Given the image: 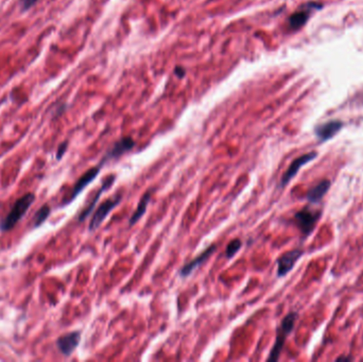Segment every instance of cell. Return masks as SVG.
<instances>
[{
	"label": "cell",
	"mask_w": 363,
	"mask_h": 362,
	"mask_svg": "<svg viewBox=\"0 0 363 362\" xmlns=\"http://www.w3.org/2000/svg\"><path fill=\"white\" fill-rule=\"evenodd\" d=\"M302 250H293L285 253L277 260V276L283 277L292 270L296 262L303 256Z\"/></svg>",
	"instance_id": "6"
},
{
	"label": "cell",
	"mask_w": 363,
	"mask_h": 362,
	"mask_svg": "<svg viewBox=\"0 0 363 362\" xmlns=\"http://www.w3.org/2000/svg\"><path fill=\"white\" fill-rule=\"evenodd\" d=\"M330 188V182L328 180H324L320 182L315 187L311 188L307 193V199L311 203H318L323 199L328 189Z\"/></svg>",
	"instance_id": "13"
},
{
	"label": "cell",
	"mask_w": 363,
	"mask_h": 362,
	"mask_svg": "<svg viewBox=\"0 0 363 362\" xmlns=\"http://www.w3.org/2000/svg\"><path fill=\"white\" fill-rule=\"evenodd\" d=\"M151 195H152V192H151V191H147L146 193H144V194L141 196V199H140V201H139V203H138V205H137L136 211L134 212V214L131 216V218H130V220H129L130 226H133V225L136 224V223L141 219V217H142L144 214H146V212H147V206H148V204H149V202H150V200H151Z\"/></svg>",
	"instance_id": "14"
},
{
	"label": "cell",
	"mask_w": 363,
	"mask_h": 362,
	"mask_svg": "<svg viewBox=\"0 0 363 362\" xmlns=\"http://www.w3.org/2000/svg\"><path fill=\"white\" fill-rule=\"evenodd\" d=\"M185 74H186V71H185V69L183 67L178 66L175 68V75L178 76L179 78H183L185 76Z\"/></svg>",
	"instance_id": "20"
},
{
	"label": "cell",
	"mask_w": 363,
	"mask_h": 362,
	"mask_svg": "<svg viewBox=\"0 0 363 362\" xmlns=\"http://www.w3.org/2000/svg\"><path fill=\"white\" fill-rule=\"evenodd\" d=\"M320 213H316L308 209H304L295 214L294 220L298 229L304 235H309L315 229V225L319 219Z\"/></svg>",
	"instance_id": "5"
},
{
	"label": "cell",
	"mask_w": 363,
	"mask_h": 362,
	"mask_svg": "<svg viewBox=\"0 0 363 362\" xmlns=\"http://www.w3.org/2000/svg\"><path fill=\"white\" fill-rule=\"evenodd\" d=\"M81 340V333L76 330L66 335H63L57 340V346L60 351L65 356H70L78 347Z\"/></svg>",
	"instance_id": "9"
},
{
	"label": "cell",
	"mask_w": 363,
	"mask_h": 362,
	"mask_svg": "<svg viewBox=\"0 0 363 362\" xmlns=\"http://www.w3.org/2000/svg\"><path fill=\"white\" fill-rule=\"evenodd\" d=\"M35 200V195L33 193H27L14 203L11 211L0 221V230L3 232H7L12 230L13 227L20 221V219L26 215L30 206L33 204Z\"/></svg>",
	"instance_id": "1"
},
{
	"label": "cell",
	"mask_w": 363,
	"mask_h": 362,
	"mask_svg": "<svg viewBox=\"0 0 363 362\" xmlns=\"http://www.w3.org/2000/svg\"><path fill=\"white\" fill-rule=\"evenodd\" d=\"M338 360H349L348 358H339Z\"/></svg>",
	"instance_id": "21"
},
{
	"label": "cell",
	"mask_w": 363,
	"mask_h": 362,
	"mask_svg": "<svg viewBox=\"0 0 363 362\" xmlns=\"http://www.w3.org/2000/svg\"><path fill=\"white\" fill-rule=\"evenodd\" d=\"M67 147H68V142L67 141L60 144L58 152H57V160H61L62 158H63V155L65 154V152L67 150Z\"/></svg>",
	"instance_id": "19"
},
{
	"label": "cell",
	"mask_w": 363,
	"mask_h": 362,
	"mask_svg": "<svg viewBox=\"0 0 363 362\" xmlns=\"http://www.w3.org/2000/svg\"><path fill=\"white\" fill-rule=\"evenodd\" d=\"M38 0H20V8L23 11H27L31 7H33Z\"/></svg>",
	"instance_id": "18"
},
{
	"label": "cell",
	"mask_w": 363,
	"mask_h": 362,
	"mask_svg": "<svg viewBox=\"0 0 363 362\" xmlns=\"http://www.w3.org/2000/svg\"><path fill=\"white\" fill-rule=\"evenodd\" d=\"M241 246H242V241L240 239L236 238V239L232 240L226 246L225 257L227 258V260H231V258H233L237 254V252L240 250Z\"/></svg>",
	"instance_id": "17"
},
{
	"label": "cell",
	"mask_w": 363,
	"mask_h": 362,
	"mask_svg": "<svg viewBox=\"0 0 363 362\" xmlns=\"http://www.w3.org/2000/svg\"><path fill=\"white\" fill-rule=\"evenodd\" d=\"M101 166H102V164L98 165V166H96V167H92L82 175V177L76 182L74 188H72V190L70 192L69 198H67L64 201V205L71 203L92 181H95V179L98 177V174L101 171V168H102Z\"/></svg>",
	"instance_id": "4"
},
{
	"label": "cell",
	"mask_w": 363,
	"mask_h": 362,
	"mask_svg": "<svg viewBox=\"0 0 363 362\" xmlns=\"http://www.w3.org/2000/svg\"><path fill=\"white\" fill-rule=\"evenodd\" d=\"M311 10H313L311 8L305 9V7H304V9H300L299 11H296L295 13H293L289 18L290 28H292V29L302 28L307 23Z\"/></svg>",
	"instance_id": "15"
},
{
	"label": "cell",
	"mask_w": 363,
	"mask_h": 362,
	"mask_svg": "<svg viewBox=\"0 0 363 362\" xmlns=\"http://www.w3.org/2000/svg\"><path fill=\"white\" fill-rule=\"evenodd\" d=\"M115 180H116V175H115V174H111L110 177H108V178L105 180V182H103V184H102V186H101V188L97 191L96 195L94 196V199L91 200V202L89 203V205L87 206V208H86L85 210H83V212L80 214V216H79V221H80V222L84 221L86 218H88V216L92 213V211L95 210L96 204H97V202L99 201L100 196L102 195L103 191L108 190V189L111 187V186L114 184V182H115Z\"/></svg>",
	"instance_id": "11"
},
{
	"label": "cell",
	"mask_w": 363,
	"mask_h": 362,
	"mask_svg": "<svg viewBox=\"0 0 363 362\" xmlns=\"http://www.w3.org/2000/svg\"><path fill=\"white\" fill-rule=\"evenodd\" d=\"M135 147V141L132 137H123L114 143V146L108 151L100 164H105L111 160H117L124 153L131 151Z\"/></svg>",
	"instance_id": "8"
},
{
	"label": "cell",
	"mask_w": 363,
	"mask_h": 362,
	"mask_svg": "<svg viewBox=\"0 0 363 362\" xmlns=\"http://www.w3.org/2000/svg\"><path fill=\"white\" fill-rule=\"evenodd\" d=\"M217 250V245L212 244L211 246L207 247L206 250H204L199 256H196L195 258H193L192 261H190L189 263L186 264L185 266H183L181 268L180 274L183 277H187L188 275H190L196 268L200 267L201 265H203L209 258L215 253V251Z\"/></svg>",
	"instance_id": "10"
},
{
	"label": "cell",
	"mask_w": 363,
	"mask_h": 362,
	"mask_svg": "<svg viewBox=\"0 0 363 362\" xmlns=\"http://www.w3.org/2000/svg\"><path fill=\"white\" fill-rule=\"evenodd\" d=\"M50 212H51V210H50V208L47 204H45L44 206H41V208L36 212V214L34 216L33 226L38 227L40 224H43L46 221V219L48 218V216L50 215Z\"/></svg>",
	"instance_id": "16"
},
{
	"label": "cell",
	"mask_w": 363,
	"mask_h": 362,
	"mask_svg": "<svg viewBox=\"0 0 363 362\" xmlns=\"http://www.w3.org/2000/svg\"><path fill=\"white\" fill-rule=\"evenodd\" d=\"M343 123L339 120H331L328 121L324 125H321L316 129V134L320 140L326 141L330 138H333L336 134L341 130Z\"/></svg>",
	"instance_id": "12"
},
{
	"label": "cell",
	"mask_w": 363,
	"mask_h": 362,
	"mask_svg": "<svg viewBox=\"0 0 363 362\" xmlns=\"http://www.w3.org/2000/svg\"><path fill=\"white\" fill-rule=\"evenodd\" d=\"M317 155L318 154L316 152H310V153L304 154V155H302V157H299L296 160H294L292 162V164L290 165L288 170L284 173L283 178L281 180V183H279V186H281V187H285V186L295 177L296 173L299 171L300 167H303L304 165L315 160L317 158Z\"/></svg>",
	"instance_id": "7"
},
{
	"label": "cell",
	"mask_w": 363,
	"mask_h": 362,
	"mask_svg": "<svg viewBox=\"0 0 363 362\" xmlns=\"http://www.w3.org/2000/svg\"><path fill=\"white\" fill-rule=\"evenodd\" d=\"M121 200H122V194L118 193L115 196H113V198L108 199L107 201L103 202L97 209L94 216H92V218L89 223V232L96 231L98 227L102 224V222L106 220V218L110 215V213L114 209H115L116 206H118L120 204Z\"/></svg>",
	"instance_id": "3"
},
{
	"label": "cell",
	"mask_w": 363,
	"mask_h": 362,
	"mask_svg": "<svg viewBox=\"0 0 363 362\" xmlns=\"http://www.w3.org/2000/svg\"><path fill=\"white\" fill-rule=\"evenodd\" d=\"M296 318H297V314L295 313H291L287 315L281 323V326L278 327L277 329V334H276V341L274 343L273 348L270 351V356L268 357V361H277L279 356H281L282 349L284 347L286 338L289 336V334L292 332V329L294 327V324L296 322Z\"/></svg>",
	"instance_id": "2"
}]
</instances>
